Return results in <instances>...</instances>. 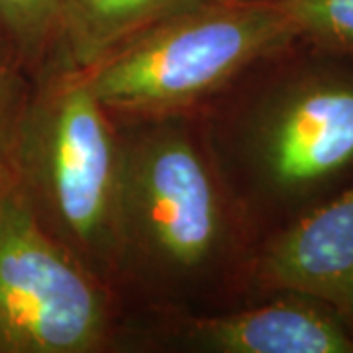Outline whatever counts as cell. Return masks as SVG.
Instances as JSON below:
<instances>
[{"mask_svg":"<svg viewBox=\"0 0 353 353\" xmlns=\"http://www.w3.org/2000/svg\"><path fill=\"white\" fill-rule=\"evenodd\" d=\"M4 57H12V55L6 50V43H4V39H2V34H0V59H4Z\"/></svg>","mask_w":353,"mask_h":353,"instance_id":"obj_12","label":"cell"},{"mask_svg":"<svg viewBox=\"0 0 353 353\" xmlns=\"http://www.w3.org/2000/svg\"><path fill=\"white\" fill-rule=\"evenodd\" d=\"M222 314L183 316L161 343L201 353H353V328L328 304L292 290Z\"/></svg>","mask_w":353,"mask_h":353,"instance_id":"obj_7","label":"cell"},{"mask_svg":"<svg viewBox=\"0 0 353 353\" xmlns=\"http://www.w3.org/2000/svg\"><path fill=\"white\" fill-rule=\"evenodd\" d=\"M306 39L353 61V0H271Z\"/></svg>","mask_w":353,"mask_h":353,"instance_id":"obj_10","label":"cell"},{"mask_svg":"<svg viewBox=\"0 0 353 353\" xmlns=\"http://www.w3.org/2000/svg\"><path fill=\"white\" fill-rule=\"evenodd\" d=\"M32 75L12 57L0 59V199L16 187V155Z\"/></svg>","mask_w":353,"mask_h":353,"instance_id":"obj_11","label":"cell"},{"mask_svg":"<svg viewBox=\"0 0 353 353\" xmlns=\"http://www.w3.org/2000/svg\"><path fill=\"white\" fill-rule=\"evenodd\" d=\"M114 289L77 261L14 187L0 199V353H97L116 336Z\"/></svg>","mask_w":353,"mask_h":353,"instance_id":"obj_5","label":"cell"},{"mask_svg":"<svg viewBox=\"0 0 353 353\" xmlns=\"http://www.w3.org/2000/svg\"><path fill=\"white\" fill-rule=\"evenodd\" d=\"M243 206L299 208L353 171V69L304 65L267 87L232 134Z\"/></svg>","mask_w":353,"mask_h":353,"instance_id":"obj_4","label":"cell"},{"mask_svg":"<svg viewBox=\"0 0 353 353\" xmlns=\"http://www.w3.org/2000/svg\"><path fill=\"white\" fill-rule=\"evenodd\" d=\"M294 41L271 0H206L79 71L114 118L189 114Z\"/></svg>","mask_w":353,"mask_h":353,"instance_id":"obj_3","label":"cell"},{"mask_svg":"<svg viewBox=\"0 0 353 353\" xmlns=\"http://www.w3.org/2000/svg\"><path fill=\"white\" fill-rule=\"evenodd\" d=\"M120 130L81 71L50 57L32 75L16 190L79 263L114 289L118 275Z\"/></svg>","mask_w":353,"mask_h":353,"instance_id":"obj_2","label":"cell"},{"mask_svg":"<svg viewBox=\"0 0 353 353\" xmlns=\"http://www.w3.org/2000/svg\"><path fill=\"white\" fill-rule=\"evenodd\" d=\"M124 122L116 285L192 301L240 263L248 212L189 114Z\"/></svg>","mask_w":353,"mask_h":353,"instance_id":"obj_1","label":"cell"},{"mask_svg":"<svg viewBox=\"0 0 353 353\" xmlns=\"http://www.w3.org/2000/svg\"><path fill=\"white\" fill-rule=\"evenodd\" d=\"M206 0H61L50 57L85 69L167 18Z\"/></svg>","mask_w":353,"mask_h":353,"instance_id":"obj_8","label":"cell"},{"mask_svg":"<svg viewBox=\"0 0 353 353\" xmlns=\"http://www.w3.org/2000/svg\"><path fill=\"white\" fill-rule=\"evenodd\" d=\"M250 275L259 289L328 304L353 328V185L273 234L252 257Z\"/></svg>","mask_w":353,"mask_h":353,"instance_id":"obj_6","label":"cell"},{"mask_svg":"<svg viewBox=\"0 0 353 353\" xmlns=\"http://www.w3.org/2000/svg\"><path fill=\"white\" fill-rule=\"evenodd\" d=\"M61 0H0V34L16 63L34 75L50 59Z\"/></svg>","mask_w":353,"mask_h":353,"instance_id":"obj_9","label":"cell"}]
</instances>
